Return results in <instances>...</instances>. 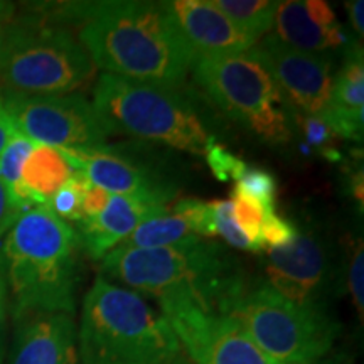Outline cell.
<instances>
[{
	"mask_svg": "<svg viewBox=\"0 0 364 364\" xmlns=\"http://www.w3.org/2000/svg\"><path fill=\"white\" fill-rule=\"evenodd\" d=\"M54 22H81L80 44L107 75L177 88L194 53L167 2H70L53 7Z\"/></svg>",
	"mask_w": 364,
	"mask_h": 364,
	"instance_id": "obj_1",
	"label": "cell"
},
{
	"mask_svg": "<svg viewBox=\"0 0 364 364\" xmlns=\"http://www.w3.org/2000/svg\"><path fill=\"white\" fill-rule=\"evenodd\" d=\"M81 248L78 233L48 206L22 213L0 253L16 321L41 312L75 314Z\"/></svg>",
	"mask_w": 364,
	"mask_h": 364,
	"instance_id": "obj_2",
	"label": "cell"
},
{
	"mask_svg": "<svg viewBox=\"0 0 364 364\" xmlns=\"http://www.w3.org/2000/svg\"><path fill=\"white\" fill-rule=\"evenodd\" d=\"M102 273L156 299L159 306L193 302L225 314L247 289L238 262L220 245L203 240L166 248L117 247L105 257Z\"/></svg>",
	"mask_w": 364,
	"mask_h": 364,
	"instance_id": "obj_3",
	"label": "cell"
},
{
	"mask_svg": "<svg viewBox=\"0 0 364 364\" xmlns=\"http://www.w3.org/2000/svg\"><path fill=\"white\" fill-rule=\"evenodd\" d=\"M78 356L80 364H172L182 348L161 312L100 275L83 300Z\"/></svg>",
	"mask_w": 364,
	"mask_h": 364,
	"instance_id": "obj_4",
	"label": "cell"
},
{
	"mask_svg": "<svg viewBox=\"0 0 364 364\" xmlns=\"http://www.w3.org/2000/svg\"><path fill=\"white\" fill-rule=\"evenodd\" d=\"M95 115L107 135L124 134L203 156L213 135L177 88L102 75L93 90Z\"/></svg>",
	"mask_w": 364,
	"mask_h": 364,
	"instance_id": "obj_5",
	"label": "cell"
},
{
	"mask_svg": "<svg viewBox=\"0 0 364 364\" xmlns=\"http://www.w3.org/2000/svg\"><path fill=\"white\" fill-rule=\"evenodd\" d=\"M86 49L44 21H12L0 49V88L17 95H70L95 75Z\"/></svg>",
	"mask_w": 364,
	"mask_h": 364,
	"instance_id": "obj_6",
	"label": "cell"
},
{
	"mask_svg": "<svg viewBox=\"0 0 364 364\" xmlns=\"http://www.w3.org/2000/svg\"><path fill=\"white\" fill-rule=\"evenodd\" d=\"M191 68L216 107L263 142L292 139L285 100L255 46L231 56L194 58Z\"/></svg>",
	"mask_w": 364,
	"mask_h": 364,
	"instance_id": "obj_7",
	"label": "cell"
},
{
	"mask_svg": "<svg viewBox=\"0 0 364 364\" xmlns=\"http://www.w3.org/2000/svg\"><path fill=\"white\" fill-rule=\"evenodd\" d=\"M230 316L277 364L314 363L331 351L339 336V326L326 311L300 307L265 282L245 289Z\"/></svg>",
	"mask_w": 364,
	"mask_h": 364,
	"instance_id": "obj_8",
	"label": "cell"
},
{
	"mask_svg": "<svg viewBox=\"0 0 364 364\" xmlns=\"http://www.w3.org/2000/svg\"><path fill=\"white\" fill-rule=\"evenodd\" d=\"M4 107L14 127L33 144L54 149H90L108 135L83 95L6 93Z\"/></svg>",
	"mask_w": 364,
	"mask_h": 364,
	"instance_id": "obj_9",
	"label": "cell"
},
{
	"mask_svg": "<svg viewBox=\"0 0 364 364\" xmlns=\"http://www.w3.org/2000/svg\"><path fill=\"white\" fill-rule=\"evenodd\" d=\"M161 314L191 364H277L230 314L193 302L166 304Z\"/></svg>",
	"mask_w": 364,
	"mask_h": 364,
	"instance_id": "obj_10",
	"label": "cell"
},
{
	"mask_svg": "<svg viewBox=\"0 0 364 364\" xmlns=\"http://www.w3.org/2000/svg\"><path fill=\"white\" fill-rule=\"evenodd\" d=\"M265 284L300 307L322 309L334 279L331 250L316 231L297 235L284 248H267Z\"/></svg>",
	"mask_w": 364,
	"mask_h": 364,
	"instance_id": "obj_11",
	"label": "cell"
},
{
	"mask_svg": "<svg viewBox=\"0 0 364 364\" xmlns=\"http://www.w3.org/2000/svg\"><path fill=\"white\" fill-rule=\"evenodd\" d=\"M257 51L279 86L287 107L304 117H318L332 93V61L326 54H312L280 43L275 36H265Z\"/></svg>",
	"mask_w": 364,
	"mask_h": 364,
	"instance_id": "obj_12",
	"label": "cell"
},
{
	"mask_svg": "<svg viewBox=\"0 0 364 364\" xmlns=\"http://www.w3.org/2000/svg\"><path fill=\"white\" fill-rule=\"evenodd\" d=\"M71 167L107 193L134 196L147 201L166 204L174 196V189L156 172L136 162L129 154H120L107 144L90 149H59Z\"/></svg>",
	"mask_w": 364,
	"mask_h": 364,
	"instance_id": "obj_13",
	"label": "cell"
},
{
	"mask_svg": "<svg viewBox=\"0 0 364 364\" xmlns=\"http://www.w3.org/2000/svg\"><path fill=\"white\" fill-rule=\"evenodd\" d=\"M9 364H80L75 318L63 312L17 318Z\"/></svg>",
	"mask_w": 364,
	"mask_h": 364,
	"instance_id": "obj_14",
	"label": "cell"
},
{
	"mask_svg": "<svg viewBox=\"0 0 364 364\" xmlns=\"http://www.w3.org/2000/svg\"><path fill=\"white\" fill-rule=\"evenodd\" d=\"M194 58L231 56L252 49L258 39L241 31L211 0L167 2Z\"/></svg>",
	"mask_w": 364,
	"mask_h": 364,
	"instance_id": "obj_15",
	"label": "cell"
},
{
	"mask_svg": "<svg viewBox=\"0 0 364 364\" xmlns=\"http://www.w3.org/2000/svg\"><path fill=\"white\" fill-rule=\"evenodd\" d=\"M166 209V204L134 196H110L107 208L98 216L78 223L81 247L93 260H100L118 243H124L140 223Z\"/></svg>",
	"mask_w": 364,
	"mask_h": 364,
	"instance_id": "obj_16",
	"label": "cell"
},
{
	"mask_svg": "<svg viewBox=\"0 0 364 364\" xmlns=\"http://www.w3.org/2000/svg\"><path fill=\"white\" fill-rule=\"evenodd\" d=\"M272 26L280 43L299 51L324 54L329 49L346 48L349 44L343 26H324L314 21L300 0L279 2Z\"/></svg>",
	"mask_w": 364,
	"mask_h": 364,
	"instance_id": "obj_17",
	"label": "cell"
},
{
	"mask_svg": "<svg viewBox=\"0 0 364 364\" xmlns=\"http://www.w3.org/2000/svg\"><path fill=\"white\" fill-rule=\"evenodd\" d=\"M75 172L61 150L36 145L22 167L21 182L43 203V206H48L49 199Z\"/></svg>",
	"mask_w": 364,
	"mask_h": 364,
	"instance_id": "obj_18",
	"label": "cell"
},
{
	"mask_svg": "<svg viewBox=\"0 0 364 364\" xmlns=\"http://www.w3.org/2000/svg\"><path fill=\"white\" fill-rule=\"evenodd\" d=\"M201 238L196 236L189 223L174 209L150 216L132 231L120 247L127 248H166L191 245Z\"/></svg>",
	"mask_w": 364,
	"mask_h": 364,
	"instance_id": "obj_19",
	"label": "cell"
},
{
	"mask_svg": "<svg viewBox=\"0 0 364 364\" xmlns=\"http://www.w3.org/2000/svg\"><path fill=\"white\" fill-rule=\"evenodd\" d=\"M329 105L346 112L364 110V63L358 46L349 49L344 66L334 76Z\"/></svg>",
	"mask_w": 364,
	"mask_h": 364,
	"instance_id": "obj_20",
	"label": "cell"
},
{
	"mask_svg": "<svg viewBox=\"0 0 364 364\" xmlns=\"http://www.w3.org/2000/svg\"><path fill=\"white\" fill-rule=\"evenodd\" d=\"M213 6L225 14L241 31L260 39L272 29L279 2L268 0H211Z\"/></svg>",
	"mask_w": 364,
	"mask_h": 364,
	"instance_id": "obj_21",
	"label": "cell"
},
{
	"mask_svg": "<svg viewBox=\"0 0 364 364\" xmlns=\"http://www.w3.org/2000/svg\"><path fill=\"white\" fill-rule=\"evenodd\" d=\"M91 182L76 171L49 199L48 208L63 221L83 220V196Z\"/></svg>",
	"mask_w": 364,
	"mask_h": 364,
	"instance_id": "obj_22",
	"label": "cell"
},
{
	"mask_svg": "<svg viewBox=\"0 0 364 364\" xmlns=\"http://www.w3.org/2000/svg\"><path fill=\"white\" fill-rule=\"evenodd\" d=\"M231 206H233V220L241 231H243L245 236L252 241L257 248H263L262 241V228L263 221H265V216L268 213L275 211H267L262 204H258L253 199H250L248 196L241 194L238 189H233L231 193Z\"/></svg>",
	"mask_w": 364,
	"mask_h": 364,
	"instance_id": "obj_23",
	"label": "cell"
},
{
	"mask_svg": "<svg viewBox=\"0 0 364 364\" xmlns=\"http://www.w3.org/2000/svg\"><path fill=\"white\" fill-rule=\"evenodd\" d=\"M36 147V144L17 132L0 154V181L6 184L9 194L21 184L22 167Z\"/></svg>",
	"mask_w": 364,
	"mask_h": 364,
	"instance_id": "obj_24",
	"label": "cell"
},
{
	"mask_svg": "<svg viewBox=\"0 0 364 364\" xmlns=\"http://www.w3.org/2000/svg\"><path fill=\"white\" fill-rule=\"evenodd\" d=\"M235 189H238L241 194L248 196L250 199L262 204L267 211H275L277 181L270 172L248 166V169L240 177Z\"/></svg>",
	"mask_w": 364,
	"mask_h": 364,
	"instance_id": "obj_25",
	"label": "cell"
},
{
	"mask_svg": "<svg viewBox=\"0 0 364 364\" xmlns=\"http://www.w3.org/2000/svg\"><path fill=\"white\" fill-rule=\"evenodd\" d=\"M203 156H206V162L213 172V176L221 182L240 181V177L248 169V166L241 159L236 157L235 154H231L221 144H218L215 136H211L206 149H204Z\"/></svg>",
	"mask_w": 364,
	"mask_h": 364,
	"instance_id": "obj_26",
	"label": "cell"
},
{
	"mask_svg": "<svg viewBox=\"0 0 364 364\" xmlns=\"http://www.w3.org/2000/svg\"><path fill=\"white\" fill-rule=\"evenodd\" d=\"M176 213L184 218L193 228L196 236H216V223H215V211H213V203H204L194 198H184L179 199L174 206H172Z\"/></svg>",
	"mask_w": 364,
	"mask_h": 364,
	"instance_id": "obj_27",
	"label": "cell"
},
{
	"mask_svg": "<svg viewBox=\"0 0 364 364\" xmlns=\"http://www.w3.org/2000/svg\"><path fill=\"white\" fill-rule=\"evenodd\" d=\"M213 203V211H215V223H216V233L221 235L226 240V243H230L233 248H240L243 252H252L258 253L262 252L260 248H257L245 236L243 231L240 230L233 220V206L231 201H211Z\"/></svg>",
	"mask_w": 364,
	"mask_h": 364,
	"instance_id": "obj_28",
	"label": "cell"
},
{
	"mask_svg": "<svg viewBox=\"0 0 364 364\" xmlns=\"http://www.w3.org/2000/svg\"><path fill=\"white\" fill-rule=\"evenodd\" d=\"M299 230L292 223L284 220V218L277 216L275 213H268L263 221L262 228V241L263 247L268 248H284L289 247L290 243H294V240L297 238Z\"/></svg>",
	"mask_w": 364,
	"mask_h": 364,
	"instance_id": "obj_29",
	"label": "cell"
},
{
	"mask_svg": "<svg viewBox=\"0 0 364 364\" xmlns=\"http://www.w3.org/2000/svg\"><path fill=\"white\" fill-rule=\"evenodd\" d=\"M364 260H363V245L361 241L358 243V247L354 248L351 260H349L348 268V289L351 294L353 304L358 311L359 321L363 322V309H364Z\"/></svg>",
	"mask_w": 364,
	"mask_h": 364,
	"instance_id": "obj_30",
	"label": "cell"
},
{
	"mask_svg": "<svg viewBox=\"0 0 364 364\" xmlns=\"http://www.w3.org/2000/svg\"><path fill=\"white\" fill-rule=\"evenodd\" d=\"M299 124L302 127L304 136H306V144L309 147H317V149H329V145L334 142L336 134L329 127L326 125V122L318 117H297Z\"/></svg>",
	"mask_w": 364,
	"mask_h": 364,
	"instance_id": "obj_31",
	"label": "cell"
},
{
	"mask_svg": "<svg viewBox=\"0 0 364 364\" xmlns=\"http://www.w3.org/2000/svg\"><path fill=\"white\" fill-rule=\"evenodd\" d=\"M22 209L12 201L11 194L2 181H0V238L19 220Z\"/></svg>",
	"mask_w": 364,
	"mask_h": 364,
	"instance_id": "obj_32",
	"label": "cell"
},
{
	"mask_svg": "<svg viewBox=\"0 0 364 364\" xmlns=\"http://www.w3.org/2000/svg\"><path fill=\"white\" fill-rule=\"evenodd\" d=\"M108 201H110V193L98 188V186L90 184L83 196V220L98 216L107 208Z\"/></svg>",
	"mask_w": 364,
	"mask_h": 364,
	"instance_id": "obj_33",
	"label": "cell"
},
{
	"mask_svg": "<svg viewBox=\"0 0 364 364\" xmlns=\"http://www.w3.org/2000/svg\"><path fill=\"white\" fill-rule=\"evenodd\" d=\"M7 304H9V289L6 273H4L2 262H0V364L6 356V338H7Z\"/></svg>",
	"mask_w": 364,
	"mask_h": 364,
	"instance_id": "obj_34",
	"label": "cell"
},
{
	"mask_svg": "<svg viewBox=\"0 0 364 364\" xmlns=\"http://www.w3.org/2000/svg\"><path fill=\"white\" fill-rule=\"evenodd\" d=\"M16 134H17L16 127H14L6 107H4L2 97H0V154L4 152V149L7 147V144L11 142V139Z\"/></svg>",
	"mask_w": 364,
	"mask_h": 364,
	"instance_id": "obj_35",
	"label": "cell"
},
{
	"mask_svg": "<svg viewBox=\"0 0 364 364\" xmlns=\"http://www.w3.org/2000/svg\"><path fill=\"white\" fill-rule=\"evenodd\" d=\"M348 11H349V19L353 22L354 31L359 38H363L364 33V22H363V0H354V2L348 4Z\"/></svg>",
	"mask_w": 364,
	"mask_h": 364,
	"instance_id": "obj_36",
	"label": "cell"
},
{
	"mask_svg": "<svg viewBox=\"0 0 364 364\" xmlns=\"http://www.w3.org/2000/svg\"><path fill=\"white\" fill-rule=\"evenodd\" d=\"M12 12H14V6L12 4H6L0 2V49H2L4 39H6L7 29L12 22Z\"/></svg>",
	"mask_w": 364,
	"mask_h": 364,
	"instance_id": "obj_37",
	"label": "cell"
},
{
	"mask_svg": "<svg viewBox=\"0 0 364 364\" xmlns=\"http://www.w3.org/2000/svg\"><path fill=\"white\" fill-rule=\"evenodd\" d=\"M351 188H353V196L356 198V201H359V209L363 211V204H364V196H363V171H359L356 176L353 177L351 182Z\"/></svg>",
	"mask_w": 364,
	"mask_h": 364,
	"instance_id": "obj_38",
	"label": "cell"
},
{
	"mask_svg": "<svg viewBox=\"0 0 364 364\" xmlns=\"http://www.w3.org/2000/svg\"><path fill=\"white\" fill-rule=\"evenodd\" d=\"M172 364H191V361H189V359H188V358H186V356H184V353H182V356H179V358H177V359H176V361H174V363H172Z\"/></svg>",
	"mask_w": 364,
	"mask_h": 364,
	"instance_id": "obj_39",
	"label": "cell"
},
{
	"mask_svg": "<svg viewBox=\"0 0 364 364\" xmlns=\"http://www.w3.org/2000/svg\"><path fill=\"white\" fill-rule=\"evenodd\" d=\"M290 364H316V363H290Z\"/></svg>",
	"mask_w": 364,
	"mask_h": 364,
	"instance_id": "obj_40",
	"label": "cell"
}]
</instances>
